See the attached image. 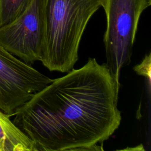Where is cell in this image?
<instances>
[{"mask_svg": "<svg viewBox=\"0 0 151 151\" xmlns=\"http://www.w3.org/2000/svg\"><path fill=\"white\" fill-rule=\"evenodd\" d=\"M44 34L43 1L32 0L18 17L0 27V45L31 65L41 59Z\"/></svg>", "mask_w": 151, "mask_h": 151, "instance_id": "5b68a950", "label": "cell"}, {"mask_svg": "<svg viewBox=\"0 0 151 151\" xmlns=\"http://www.w3.org/2000/svg\"><path fill=\"white\" fill-rule=\"evenodd\" d=\"M134 70L138 74L143 75L150 80V53L146 55L142 62L134 68Z\"/></svg>", "mask_w": 151, "mask_h": 151, "instance_id": "ba28073f", "label": "cell"}, {"mask_svg": "<svg viewBox=\"0 0 151 151\" xmlns=\"http://www.w3.org/2000/svg\"><path fill=\"white\" fill-rule=\"evenodd\" d=\"M45 34L41 61L50 71L68 73L78 59L83 34L105 0H42Z\"/></svg>", "mask_w": 151, "mask_h": 151, "instance_id": "7a4b0ae2", "label": "cell"}, {"mask_svg": "<svg viewBox=\"0 0 151 151\" xmlns=\"http://www.w3.org/2000/svg\"><path fill=\"white\" fill-rule=\"evenodd\" d=\"M52 80L15 113L37 151L94 150L119 128L120 86L94 58Z\"/></svg>", "mask_w": 151, "mask_h": 151, "instance_id": "6da1fadb", "label": "cell"}, {"mask_svg": "<svg viewBox=\"0 0 151 151\" xmlns=\"http://www.w3.org/2000/svg\"><path fill=\"white\" fill-rule=\"evenodd\" d=\"M32 0H0V27L18 17L27 8Z\"/></svg>", "mask_w": 151, "mask_h": 151, "instance_id": "52a82bcc", "label": "cell"}, {"mask_svg": "<svg viewBox=\"0 0 151 151\" xmlns=\"http://www.w3.org/2000/svg\"><path fill=\"white\" fill-rule=\"evenodd\" d=\"M151 0H105L103 8L106 16L104 44L106 65L120 86L122 69L130 64L133 47L142 12Z\"/></svg>", "mask_w": 151, "mask_h": 151, "instance_id": "3957f363", "label": "cell"}, {"mask_svg": "<svg viewBox=\"0 0 151 151\" xmlns=\"http://www.w3.org/2000/svg\"><path fill=\"white\" fill-rule=\"evenodd\" d=\"M0 151H37L34 142L1 110Z\"/></svg>", "mask_w": 151, "mask_h": 151, "instance_id": "8992f818", "label": "cell"}, {"mask_svg": "<svg viewBox=\"0 0 151 151\" xmlns=\"http://www.w3.org/2000/svg\"><path fill=\"white\" fill-rule=\"evenodd\" d=\"M0 45V110L9 117L52 82Z\"/></svg>", "mask_w": 151, "mask_h": 151, "instance_id": "277c9868", "label": "cell"}]
</instances>
